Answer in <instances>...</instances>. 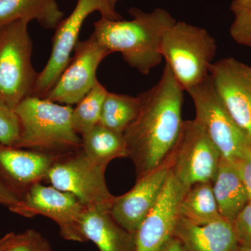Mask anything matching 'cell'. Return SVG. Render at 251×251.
<instances>
[{
    "label": "cell",
    "instance_id": "6da1fadb",
    "mask_svg": "<svg viewBox=\"0 0 251 251\" xmlns=\"http://www.w3.org/2000/svg\"><path fill=\"white\" fill-rule=\"evenodd\" d=\"M184 92L166 64L156 85L138 94V116L123 133L137 179L161 166L174 148L184 123Z\"/></svg>",
    "mask_w": 251,
    "mask_h": 251
},
{
    "label": "cell",
    "instance_id": "d4e9b609",
    "mask_svg": "<svg viewBox=\"0 0 251 251\" xmlns=\"http://www.w3.org/2000/svg\"><path fill=\"white\" fill-rule=\"evenodd\" d=\"M20 133L21 126L14 109L0 99V143L14 147Z\"/></svg>",
    "mask_w": 251,
    "mask_h": 251
},
{
    "label": "cell",
    "instance_id": "1f68e13d",
    "mask_svg": "<svg viewBox=\"0 0 251 251\" xmlns=\"http://www.w3.org/2000/svg\"><path fill=\"white\" fill-rule=\"evenodd\" d=\"M238 251H251V244H241Z\"/></svg>",
    "mask_w": 251,
    "mask_h": 251
},
{
    "label": "cell",
    "instance_id": "8fae6325",
    "mask_svg": "<svg viewBox=\"0 0 251 251\" xmlns=\"http://www.w3.org/2000/svg\"><path fill=\"white\" fill-rule=\"evenodd\" d=\"M74 51L69 65L44 99L71 106L78 103L98 81L100 63L111 54L94 34L78 41Z\"/></svg>",
    "mask_w": 251,
    "mask_h": 251
},
{
    "label": "cell",
    "instance_id": "ac0fdd59",
    "mask_svg": "<svg viewBox=\"0 0 251 251\" xmlns=\"http://www.w3.org/2000/svg\"><path fill=\"white\" fill-rule=\"evenodd\" d=\"M211 184L220 214L233 223L249 202L247 190L234 163L221 157Z\"/></svg>",
    "mask_w": 251,
    "mask_h": 251
},
{
    "label": "cell",
    "instance_id": "7a4b0ae2",
    "mask_svg": "<svg viewBox=\"0 0 251 251\" xmlns=\"http://www.w3.org/2000/svg\"><path fill=\"white\" fill-rule=\"evenodd\" d=\"M129 14L133 18L130 21L101 17L94 23L92 34L111 53H121L130 67L148 75L161 64L162 38L176 21L160 8L149 13L131 8Z\"/></svg>",
    "mask_w": 251,
    "mask_h": 251
},
{
    "label": "cell",
    "instance_id": "603a6c76",
    "mask_svg": "<svg viewBox=\"0 0 251 251\" xmlns=\"http://www.w3.org/2000/svg\"><path fill=\"white\" fill-rule=\"evenodd\" d=\"M108 93L107 89L98 80L73 110V126L81 137L98 125L103 102Z\"/></svg>",
    "mask_w": 251,
    "mask_h": 251
},
{
    "label": "cell",
    "instance_id": "4dcf8cb0",
    "mask_svg": "<svg viewBox=\"0 0 251 251\" xmlns=\"http://www.w3.org/2000/svg\"><path fill=\"white\" fill-rule=\"evenodd\" d=\"M15 233H9L0 239V251H5L11 245L16 237Z\"/></svg>",
    "mask_w": 251,
    "mask_h": 251
},
{
    "label": "cell",
    "instance_id": "484cf974",
    "mask_svg": "<svg viewBox=\"0 0 251 251\" xmlns=\"http://www.w3.org/2000/svg\"><path fill=\"white\" fill-rule=\"evenodd\" d=\"M5 251H52L47 239L34 229L16 234L14 240Z\"/></svg>",
    "mask_w": 251,
    "mask_h": 251
},
{
    "label": "cell",
    "instance_id": "30bf717a",
    "mask_svg": "<svg viewBox=\"0 0 251 251\" xmlns=\"http://www.w3.org/2000/svg\"><path fill=\"white\" fill-rule=\"evenodd\" d=\"M9 209L23 217L46 216L57 224L61 237L66 240L87 242L82 230V216L86 208L71 193L39 183Z\"/></svg>",
    "mask_w": 251,
    "mask_h": 251
},
{
    "label": "cell",
    "instance_id": "83f0119b",
    "mask_svg": "<svg viewBox=\"0 0 251 251\" xmlns=\"http://www.w3.org/2000/svg\"><path fill=\"white\" fill-rule=\"evenodd\" d=\"M233 163L237 167L241 179L247 190L249 202H251V147L243 156Z\"/></svg>",
    "mask_w": 251,
    "mask_h": 251
},
{
    "label": "cell",
    "instance_id": "d6a6232c",
    "mask_svg": "<svg viewBox=\"0 0 251 251\" xmlns=\"http://www.w3.org/2000/svg\"><path fill=\"white\" fill-rule=\"evenodd\" d=\"M110 1V4L112 5V7L116 9V4L118 2L119 0H108Z\"/></svg>",
    "mask_w": 251,
    "mask_h": 251
},
{
    "label": "cell",
    "instance_id": "5b68a950",
    "mask_svg": "<svg viewBox=\"0 0 251 251\" xmlns=\"http://www.w3.org/2000/svg\"><path fill=\"white\" fill-rule=\"evenodd\" d=\"M28 23L16 21L0 26V99L13 109L32 95L37 79Z\"/></svg>",
    "mask_w": 251,
    "mask_h": 251
},
{
    "label": "cell",
    "instance_id": "ba28073f",
    "mask_svg": "<svg viewBox=\"0 0 251 251\" xmlns=\"http://www.w3.org/2000/svg\"><path fill=\"white\" fill-rule=\"evenodd\" d=\"M187 92L194 103V120L205 130L222 157L228 161H237L251 148V138L225 108L210 75Z\"/></svg>",
    "mask_w": 251,
    "mask_h": 251
},
{
    "label": "cell",
    "instance_id": "f1b7e54d",
    "mask_svg": "<svg viewBox=\"0 0 251 251\" xmlns=\"http://www.w3.org/2000/svg\"><path fill=\"white\" fill-rule=\"evenodd\" d=\"M19 201V198L8 189L0 181V204L9 208L17 204Z\"/></svg>",
    "mask_w": 251,
    "mask_h": 251
},
{
    "label": "cell",
    "instance_id": "277c9868",
    "mask_svg": "<svg viewBox=\"0 0 251 251\" xmlns=\"http://www.w3.org/2000/svg\"><path fill=\"white\" fill-rule=\"evenodd\" d=\"M217 45L206 29L179 21L162 38L161 53L184 91H189L209 76Z\"/></svg>",
    "mask_w": 251,
    "mask_h": 251
},
{
    "label": "cell",
    "instance_id": "4fadbf2b",
    "mask_svg": "<svg viewBox=\"0 0 251 251\" xmlns=\"http://www.w3.org/2000/svg\"><path fill=\"white\" fill-rule=\"evenodd\" d=\"M170 171L169 158L161 166L136 180L128 192L115 196L110 214L117 224L135 234L159 199Z\"/></svg>",
    "mask_w": 251,
    "mask_h": 251
},
{
    "label": "cell",
    "instance_id": "3957f363",
    "mask_svg": "<svg viewBox=\"0 0 251 251\" xmlns=\"http://www.w3.org/2000/svg\"><path fill=\"white\" fill-rule=\"evenodd\" d=\"M71 105L28 97L14 108L21 133L14 147L59 155L82 148V138L74 128Z\"/></svg>",
    "mask_w": 251,
    "mask_h": 251
},
{
    "label": "cell",
    "instance_id": "9c48e42d",
    "mask_svg": "<svg viewBox=\"0 0 251 251\" xmlns=\"http://www.w3.org/2000/svg\"><path fill=\"white\" fill-rule=\"evenodd\" d=\"M221 157L219 149L197 121H184L168 156L170 171L188 188L196 183L212 182Z\"/></svg>",
    "mask_w": 251,
    "mask_h": 251
},
{
    "label": "cell",
    "instance_id": "5bb4252c",
    "mask_svg": "<svg viewBox=\"0 0 251 251\" xmlns=\"http://www.w3.org/2000/svg\"><path fill=\"white\" fill-rule=\"evenodd\" d=\"M188 189L170 171L156 205L135 232V251H157L173 237L180 202Z\"/></svg>",
    "mask_w": 251,
    "mask_h": 251
},
{
    "label": "cell",
    "instance_id": "f546056e",
    "mask_svg": "<svg viewBox=\"0 0 251 251\" xmlns=\"http://www.w3.org/2000/svg\"><path fill=\"white\" fill-rule=\"evenodd\" d=\"M157 251H183L179 239L173 236L166 241Z\"/></svg>",
    "mask_w": 251,
    "mask_h": 251
},
{
    "label": "cell",
    "instance_id": "9a60e30c",
    "mask_svg": "<svg viewBox=\"0 0 251 251\" xmlns=\"http://www.w3.org/2000/svg\"><path fill=\"white\" fill-rule=\"evenodd\" d=\"M57 156L0 143V181L22 199L33 186L47 179Z\"/></svg>",
    "mask_w": 251,
    "mask_h": 251
},
{
    "label": "cell",
    "instance_id": "44dd1931",
    "mask_svg": "<svg viewBox=\"0 0 251 251\" xmlns=\"http://www.w3.org/2000/svg\"><path fill=\"white\" fill-rule=\"evenodd\" d=\"M179 214L198 225L209 224L223 218L218 209L211 182L196 183L190 186L180 202Z\"/></svg>",
    "mask_w": 251,
    "mask_h": 251
},
{
    "label": "cell",
    "instance_id": "d6986e66",
    "mask_svg": "<svg viewBox=\"0 0 251 251\" xmlns=\"http://www.w3.org/2000/svg\"><path fill=\"white\" fill-rule=\"evenodd\" d=\"M63 17L56 0H0V26L36 21L46 29H55Z\"/></svg>",
    "mask_w": 251,
    "mask_h": 251
},
{
    "label": "cell",
    "instance_id": "4316f807",
    "mask_svg": "<svg viewBox=\"0 0 251 251\" xmlns=\"http://www.w3.org/2000/svg\"><path fill=\"white\" fill-rule=\"evenodd\" d=\"M233 226L240 245L251 244V202H249L237 216Z\"/></svg>",
    "mask_w": 251,
    "mask_h": 251
},
{
    "label": "cell",
    "instance_id": "7c38bea8",
    "mask_svg": "<svg viewBox=\"0 0 251 251\" xmlns=\"http://www.w3.org/2000/svg\"><path fill=\"white\" fill-rule=\"evenodd\" d=\"M209 75L225 108L251 139V67L227 57L213 63Z\"/></svg>",
    "mask_w": 251,
    "mask_h": 251
},
{
    "label": "cell",
    "instance_id": "2e32d148",
    "mask_svg": "<svg viewBox=\"0 0 251 251\" xmlns=\"http://www.w3.org/2000/svg\"><path fill=\"white\" fill-rule=\"evenodd\" d=\"M173 236L183 251H238L240 247L233 223L224 218L198 225L179 216Z\"/></svg>",
    "mask_w": 251,
    "mask_h": 251
},
{
    "label": "cell",
    "instance_id": "e0dca14e",
    "mask_svg": "<svg viewBox=\"0 0 251 251\" xmlns=\"http://www.w3.org/2000/svg\"><path fill=\"white\" fill-rule=\"evenodd\" d=\"M82 230L87 241L94 242L100 251H135V234L117 224L110 211L85 209Z\"/></svg>",
    "mask_w": 251,
    "mask_h": 251
},
{
    "label": "cell",
    "instance_id": "cb8c5ba5",
    "mask_svg": "<svg viewBox=\"0 0 251 251\" xmlns=\"http://www.w3.org/2000/svg\"><path fill=\"white\" fill-rule=\"evenodd\" d=\"M229 9L234 17L229 28L231 37L239 45L251 49V0H233Z\"/></svg>",
    "mask_w": 251,
    "mask_h": 251
},
{
    "label": "cell",
    "instance_id": "836d02e7",
    "mask_svg": "<svg viewBox=\"0 0 251 251\" xmlns=\"http://www.w3.org/2000/svg\"></svg>",
    "mask_w": 251,
    "mask_h": 251
},
{
    "label": "cell",
    "instance_id": "ffe728a7",
    "mask_svg": "<svg viewBox=\"0 0 251 251\" xmlns=\"http://www.w3.org/2000/svg\"><path fill=\"white\" fill-rule=\"evenodd\" d=\"M82 150L91 161L107 167L115 158L128 157L123 134L97 125L82 137Z\"/></svg>",
    "mask_w": 251,
    "mask_h": 251
},
{
    "label": "cell",
    "instance_id": "7402d4cb",
    "mask_svg": "<svg viewBox=\"0 0 251 251\" xmlns=\"http://www.w3.org/2000/svg\"><path fill=\"white\" fill-rule=\"evenodd\" d=\"M139 108L138 96L134 97L108 92L103 102L99 124L123 134L138 116Z\"/></svg>",
    "mask_w": 251,
    "mask_h": 251
},
{
    "label": "cell",
    "instance_id": "52a82bcc",
    "mask_svg": "<svg viewBox=\"0 0 251 251\" xmlns=\"http://www.w3.org/2000/svg\"><path fill=\"white\" fill-rule=\"evenodd\" d=\"M95 11L100 13L102 18L111 21L123 19L108 0H77L72 14L55 28L52 52L46 67L38 74L31 96L40 99L47 97L70 62L86 18Z\"/></svg>",
    "mask_w": 251,
    "mask_h": 251
},
{
    "label": "cell",
    "instance_id": "8992f818",
    "mask_svg": "<svg viewBox=\"0 0 251 251\" xmlns=\"http://www.w3.org/2000/svg\"><path fill=\"white\" fill-rule=\"evenodd\" d=\"M106 168L89 159L80 149L58 155L47 179L53 187L75 196L86 209L110 211L115 196L107 186Z\"/></svg>",
    "mask_w": 251,
    "mask_h": 251
}]
</instances>
